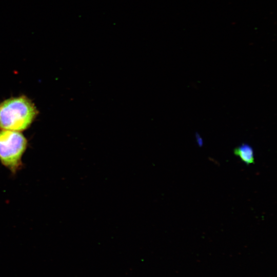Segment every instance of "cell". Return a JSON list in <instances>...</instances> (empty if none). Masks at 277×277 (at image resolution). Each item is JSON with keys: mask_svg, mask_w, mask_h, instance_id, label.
Here are the masks:
<instances>
[{"mask_svg": "<svg viewBox=\"0 0 277 277\" xmlns=\"http://www.w3.org/2000/svg\"><path fill=\"white\" fill-rule=\"evenodd\" d=\"M38 114L32 101L24 95L0 103V130L22 132L27 129Z\"/></svg>", "mask_w": 277, "mask_h": 277, "instance_id": "1", "label": "cell"}, {"mask_svg": "<svg viewBox=\"0 0 277 277\" xmlns=\"http://www.w3.org/2000/svg\"><path fill=\"white\" fill-rule=\"evenodd\" d=\"M234 154L247 165L254 163L253 148L248 144L243 143L234 148Z\"/></svg>", "mask_w": 277, "mask_h": 277, "instance_id": "3", "label": "cell"}, {"mask_svg": "<svg viewBox=\"0 0 277 277\" xmlns=\"http://www.w3.org/2000/svg\"><path fill=\"white\" fill-rule=\"evenodd\" d=\"M28 141L22 132L0 130V162L14 174L22 166Z\"/></svg>", "mask_w": 277, "mask_h": 277, "instance_id": "2", "label": "cell"}]
</instances>
